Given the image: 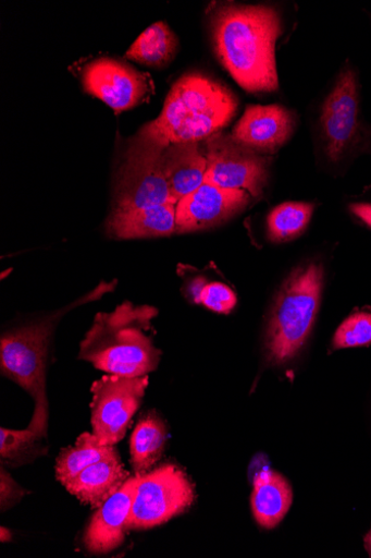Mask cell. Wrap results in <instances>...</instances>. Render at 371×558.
Returning a JSON list of instances; mask_svg holds the SVG:
<instances>
[{
    "label": "cell",
    "mask_w": 371,
    "mask_h": 558,
    "mask_svg": "<svg viewBox=\"0 0 371 558\" xmlns=\"http://www.w3.org/2000/svg\"><path fill=\"white\" fill-rule=\"evenodd\" d=\"M116 451L115 446L102 445L92 433H84L74 446L60 452L57 461V478L65 486L84 470L110 458Z\"/></svg>",
    "instance_id": "ffe728a7"
},
{
    "label": "cell",
    "mask_w": 371,
    "mask_h": 558,
    "mask_svg": "<svg viewBox=\"0 0 371 558\" xmlns=\"http://www.w3.org/2000/svg\"><path fill=\"white\" fill-rule=\"evenodd\" d=\"M162 163L171 193L176 202L205 182L207 159L202 142L170 145L162 151Z\"/></svg>",
    "instance_id": "2e32d148"
},
{
    "label": "cell",
    "mask_w": 371,
    "mask_h": 558,
    "mask_svg": "<svg viewBox=\"0 0 371 558\" xmlns=\"http://www.w3.org/2000/svg\"><path fill=\"white\" fill-rule=\"evenodd\" d=\"M168 442V428L161 417L147 413L131 438V462L136 475H145L162 459Z\"/></svg>",
    "instance_id": "d6986e66"
},
{
    "label": "cell",
    "mask_w": 371,
    "mask_h": 558,
    "mask_svg": "<svg viewBox=\"0 0 371 558\" xmlns=\"http://www.w3.org/2000/svg\"><path fill=\"white\" fill-rule=\"evenodd\" d=\"M367 135H368V147H367V150H368V149H371V126L370 125H367Z\"/></svg>",
    "instance_id": "f546056e"
},
{
    "label": "cell",
    "mask_w": 371,
    "mask_h": 558,
    "mask_svg": "<svg viewBox=\"0 0 371 558\" xmlns=\"http://www.w3.org/2000/svg\"><path fill=\"white\" fill-rule=\"evenodd\" d=\"M313 205L306 202H287L275 208L268 219L269 236L282 243L300 235L313 214Z\"/></svg>",
    "instance_id": "603a6c76"
},
{
    "label": "cell",
    "mask_w": 371,
    "mask_h": 558,
    "mask_svg": "<svg viewBox=\"0 0 371 558\" xmlns=\"http://www.w3.org/2000/svg\"><path fill=\"white\" fill-rule=\"evenodd\" d=\"M0 538H2L3 543L12 541V533L10 530L2 527V531H0Z\"/></svg>",
    "instance_id": "83f0119b"
},
{
    "label": "cell",
    "mask_w": 371,
    "mask_h": 558,
    "mask_svg": "<svg viewBox=\"0 0 371 558\" xmlns=\"http://www.w3.org/2000/svg\"><path fill=\"white\" fill-rule=\"evenodd\" d=\"M0 459L2 466L20 468L35 461L38 456L46 453L41 445L44 437L26 428L24 430H0Z\"/></svg>",
    "instance_id": "7402d4cb"
},
{
    "label": "cell",
    "mask_w": 371,
    "mask_h": 558,
    "mask_svg": "<svg viewBox=\"0 0 371 558\" xmlns=\"http://www.w3.org/2000/svg\"><path fill=\"white\" fill-rule=\"evenodd\" d=\"M251 195L244 191L203 182L176 205V233H189L218 227L240 213Z\"/></svg>",
    "instance_id": "7c38bea8"
},
{
    "label": "cell",
    "mask_w": 371,
    "mask_h": 558,
    "mask_svg": "<svg viewBox=\"0 0 371 558\" xmlns=\"http://www.w3.org/2000/svg\"><path fill=\"white\" fill-rule=\"evenodd\" d=\"M25 490L11 477L7 468L0 470V507L7 512L21 501Z\"/></svg>",
    "instance_id": "484cf974"
},
{
    "label": "cell",
    "mask_w": 371,
    "mask_h": 558,
    "mask_svg": "<svg viewBox=\"0 0 371 558\" xmlns=\"http://www.w3.org/2000/svg\"><path fill=\"white\" fill-rule=\"evenodd\" d=\"M207 171L205 182L220 187L261 194L269 178V159L238 143L232 134L218 132L202 141Z\"/></svg>",
    "instance_id": "30bf717a"
},
{
    "label": "cell",
    "mask_w": 371,
    "mask_h": 558,
    "mask_svg": "<svg viewBox=\"0 0 371 558\" xmlns=\"http://www.w3.org/2000/svg\"><path fill=\"white\" fill-rule=\"evenodd\" d=\"M292 504L293 489L283 475L264 470L255 476L251 509L259 526L275 529L288 513Z\"/></svg>",
    "instance_id": "ac0fdd59"
},
{
    "label": "cell",
    "mask_w": 371,
    "mask_h": 558,
    "mask_svg": "<svg viewBox=\"0 0 371 558\" xmlns=\"http://www.w3.org/2000/svg\"><path fill=\"white\" fill-rule=\"evenodd\" d=\"M348 210L353 217L371 230V202L356 201L349 203Z\"/></svg>",
    "instance_id": "4316f807"
},
{
    "label": "cell",
    "mask_w": 371,
    "mask_h": 558,
    "mask_svg": "<svg viewBox=\"0 0 371 558\" xmlns=\"http://www.w3.org/2000/svg\"><path fill=\"white\" fill-rule=\"evenodd\" d=\"M295 118L279 106H250L232 132L238 143L260 155L275 154L292 136Z\"/></svg>",
    "instance_id": "4fadbf2b"
},
{
    "label": "cell",
    "mask_w": 371,
    "mask_h": 558,
    "mask_svg": "<svg viewBox=\"0 0 371 558\" xmlns=\"http://www.w3.org/2000/svg\"><path fill=\"white\" fill-rule=\"evenodd\" d=\"M131 477L116 451L110 458L84 470L65 487L81 502L97 510L106 500L118 493Z\"/></svg>",
    "instance_id": "9a60e30c"
},
{
    "label": "cell",
    "mask_w": 371,
    "mask_h": 558,
    "mask_svg": "<svg viewBox=\"0 0 371 558\" xmlns=\"http://www.w3.org/2000/svg\"><path fill=\"white\" fill-rule=\"evenodd\" d=\"M323 286L320 264L301 267L287 279L276 296L264 338L269 363L282 366L297 356L320 312Z\"/></svg>",
    "instance_id": "5b68a950"
},
{
    "label": "cell",
    "mask_w": 371,
    "mask_h": 558,
    "mask_svg": "<svg viewBox=\"0 0 371 558\" xmlns=\"http://www.w3.org/2000/svg\"><path fill=\"white\" fill-rule=\"evenodd\" d=\"M318 126L324 157L334 168H344L367 150L361 84L350 60L342 65L322 101Z\"/></svg>",
    "instance_id": "8992f818"
},
{
    "label": "cell",
    "mask_w": 371,
    "mask_h": 558,
    "mask_svg": "<svg viewBox=\"0 0 371 558\" xmlns=\"http://www.w3.org/2000/svg\"><path fill=\"white\" fill-rule=\"evenodd\" d=\"M148 385V375H108L92 384L91 427L102 445L115 446L123 440Z\"/></svg>",
    "instance_id": "ba28073f"
},
{
    "label": "cell",
    "mask_w": 371,
    "mask_h": 558,
    "mask_svg": "<svg viewBox=\"0 0 371 558\" xmlns=\"http://www.w3.org/2000/svg\"><path fill=\"white\" fill-rule=\"evenodd\" d=\"M370 20H371V16H370Z\"/></svg>",
    "instance_id": "4dcf8cb0"
},
{
    "label": "cell",
    "mask_w": 371,
    "mask_h": 558,
    "mask_svg": "<svg viewBox=\"0 0 371 558\" xmlns=\"http://www.w3.org/2000/svg\"><path fill=\"white\" fill-rule=\"evenodd\" d=\"M195 500V487L174 464L139 475L126 530L161 526L185 513Z\"/></svg>",
    "instance_id": "52a82bcc"
},
{
    "label": "cell",
    "mask_w": 371,
    "mask_h": 558,
    "mask_svg": "<svg viewBox=\"0 0 371 558\" xmlns=\"http://www.w3.org/2000/svg\"><path fill=\"white\" fill-rule=\"evenodd\" d=\"M364 547H366V550L368 551L369 556L371 557V530L364 536Z\"/></svg>",
    "instance_id": "f1b7e54d"
},
{
    "label": "cell",
    "mask_w": 371,
    "mask_h": 558,
    "mask_svg": "<svg viewBox=\"0 0 371 558\" xmlns=\"http://www.w3.org/2000/svg\"><path fill=\"white\" fill-rule=\"evenodd\" d=\"M177 37L163 22L148 27L131 46L126 58L150 68L171 63L177 50Z\"/></svg>",
    "instance_id": "44dd1931"
},
{
    "label": "cell",
    "mask_w": 371,
    "mask_h": 558,
    "mask_svg": "<svg viewBox=\"0 0 371 558\" xmlns=\"http://www.w3.org/2000/svg\"><path fill=\"white\" fill-rule=\"evenodd\" d=\"M371 344V314L356 313L336 330L334 349H347Z\"/></svg>",
    "instance_id": "d4e9b609"
},
{
    "label": "cell",
    "mask_w": 371,
    "mask_h": 558,
    "mask_svg": "<svg viewBox=\"0 0 371 558\" xmlns=\"http://www.w3.org/2000/svg\"><path fill=\"white\" fill-rule=\"evenodd\" d=\"M176 231V203L113 211L108 221V233L121 240L170 236Z\"/></svg>",
    "instance_id": "e0dca14e"
},
{
    "label": "cell",
    "mask_w": 371,
    "mask_h": 558,
    "mask_svg": "<svg viewBox=\"0 0 371 558\" xmlns=\"http://www.w3.org/2000/svg\"><path fill=\"white\" fill-rule=\"evenodd\" d=\"M162 151L133 142L118 174L113 211L177 205L164 173Z\"/></svg>",
    "instance_id": "9c48e42d"
},
{
    "label": "cell",
    "mask_w": 371,
    "mask_h": 558,
    "mask_svg": "<svg viewBox=\"0 0 371 558\" xmlns=\"http://www.w3.org/2000/svg\"><path fill=\"white\" fill-rule=\"evenodd\" d=\"M116 281L101 282L94 291L67 308L39 323L3 335L0 341L2 374L27 391L35 402L33 418L27 428L46 437L48 400L46 395V363L52 332L62 316L83 303L97 300L114 290Z\"/></svg>",
    "instance_id": "277c9868"
},
{
    "label": "cell",
    "mask_w": 371,
    "mask_h": 558,
    "mask_svg": "<svg viewBox=\"0 0 371 558\" xmlns=\"http://www.w3.org/2000/svg\"><path fill=\"white\" fill-rule=\"evenodd\" d=\"M84 88L116 112H124L143 104L151 93V80L128 65L99 59L83 71Z\"/></svg>",
    "instance_id": "8fae6325"
},
{
    "label": "cell",
    "mask_w": 371,
    "mask_h": 558,
    "mask_svg": "<svg viewBox=\"0 0 371 558\" xmlns=\"http://www.w3.org/2000/svg\"><path fill=\"white\" fill-rule=\"evenodd\" d=\"M138 481L139 475L131 477L96 510L84 535L85 546L90 553H110L124 543Z\"/></svg>",
    "instance_id": "5bb4252c"
},
{
    "label": "cell",
    "mask_w": 371,
    "mask_h": 558,
    "mask_svg": "<svg viewBox=\"0 0 371 558\" xmlns=\"http://www.w3.org/2000/svg\"><path fill=\"white\" fill-rule=\"evenodd\" d=\"M158 311L121 304L112 313L97 314L79 347V360L109 375L147 376L161 362V351L149 335Z\"/></svg>",
    "instance_id": "3957f363"
},
{
    "label": "cell",
    "mask_w": 371,
    "mask_h": 558,
    "mask_svg": "<svg viewBox=\"0 0 371 558\" xmlns=\"http://www.w3.org/2000/svg\"><path fill=\"white\" fill-rule=\"evenodd\" d=\"M237 100L223 85L199 74L183 76L172 87L161 116L144 126L134 142L164 149L202 142L234 118Z\"/></svg>",
    "instance_id": "7a4b0ae2"
},
{
    "label": "cell",
    "mask_w": 371,
    "mask_h": 558,
    "mask_svg": "<svg viewBox=\"0 0 371 558\" xmlns=\"http://www.w3.org/2000/svg\"><path fill=\"white\" fill-rule=\"evenodd\" d=\"M187 295L193 302L218 314L228 315L235 308L237 296L226 284L221 282H207L203 278L193 279L187 288Z\"/></svg>",
    "instance_id": "cb8c5ba5"
},
{
    "label": "cell",
    "mask_w": 371,
    "mask_h": 558,
    "mask_svg": "<svg viewBox=\"0 0 371 558\" xmlns=\"http://www.w3.org/2000/svg\"><path fill=\"white\" fill-rule=\"evenodd\" d=\"M211 29L220 61L244 89L279 88L275 50L283 27L274 8L223 5L214 12Z\"/></svg>",
    "instance_id": "6da1fadb"
}]
</instances>
